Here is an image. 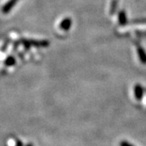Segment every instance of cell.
I'll list each match as a JSON object with an SVG mask.
<instances>
[{"label": "cell", "instance_id": "3957f363", "mask_svg": "<svg viewBox=\"0 0 146 146\" xmlns=\"http://www.w3.org/2000/svg\"><path fill=\"white\" fill-rule=\"evenodd\" d=\"M71 25V21L69 19H67L65 21H63V24H62V28L64 29H68V28Z\"/></svg>", "mask_w": 146, "mask_h": 146}, {"label": "cell", "instance_id": "277c9868", "mask_svg": "<svg viewBox=\"0 0 146 146\" xmlns=\"http://www.w3.org/2000/svg\"><path fill=\"white\" fill-rule=\"evenodd\" d=\"M16 2V0H11V1H9V3L6 5L5 7V11H8L7 9H10L11 7L13 6V4H14V3Z\"/></svg>", "mask_w": 146, "mask_h": 146}, {"label": "cell", "instance_id": "7a4b0ae2", "mask_svg": "<svg viewBox=\"0 0 146 146\" xmlns=\"http://www.w3.org/2000/svg\"><path fill=\"white\" fill-rule=\"evenodd\" d=\"M137 51H138L139 57L141 58V62L144 64H146V54L144 51V50L141 46H137Z\"/></svg>", "mask_w": 146, "mask_h": 146}, {"label": "cell", "instance_id": "5b68a950", "mask_svg": "<svg viewBox=\"0 0 146 146\" xmlns=\"http://www.w3.org/2000/svg\"><path fill=\"white\" fill-rule=\"evenodd\" d=\"M119 21L121 23H125L126 22V17L124 15V12H122L119 14Z\"/></svg>", "mask_w": 146, "mask_h": 146}, {"label": "cell", "instance_id": "8992f818", "mask_svg": "<svg viewBox=\"0 0 146 146\" xmlns=\"http://www.w3.org/2000/svg\"><path fill=\"white\" fill-rule=\"evenodd\" d=\"M120 146H134L132 145L131 144H130L129 142H127V141H122L121 143L119 144Z\"/></svg>", "mask_w": 146, "mask_h": 146}, {"label": "cell", "instance_id": "6da1fadb", "mask_svg": "<svg viewBox=\"0 0 146 146\" xmlns=\"http://www.w3.org/2000/svg\"><path fill=\"white\" fill-rule=\"evenodd\" d=\"M135 98L137 100H141L142 98V96H143V89L140 84H136V87H135Z\"/></svg>", "mask_w": 146, "mask_h": 146}]
</instances>
